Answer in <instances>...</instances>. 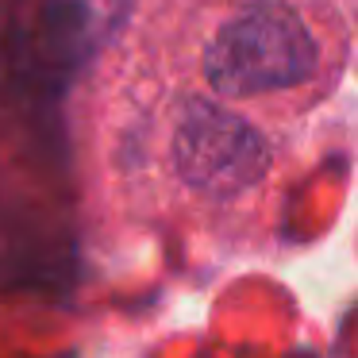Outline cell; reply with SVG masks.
Wrapping results in <instances>:
<instances>
[{
    "label": "cell",
    "instance_id": "1",
    "mask_svg": "<svg viewBox=\"0 0 358 358\" xmlns=\"http://www.w3.org/2000/svg\"><path fill=\"white\" fill-rule=\"evenodd\" d=\"M316 70V39L281 4H255L227 20L204 55V73L224 96H255L301 85Z\"/></svg>",
    "mask_w": 358,
    "mask_h": 358
},
{
    "label": "cell",
    "instance_id": "2",
    "mask_svg": "<svg viewBox=\"0 0 358 358\" xmlns=\"http://www.w3.org/2000/svg\"><path fill=\"white\" fill-rule=\"evenodd\" d=\"M173 162L193 189L208 196H235L266 173V139L235 112L193 101L173 135Z\"/></svg>",
    "mask_w": 358,
    "mask_h": 358
}]
</instances>
